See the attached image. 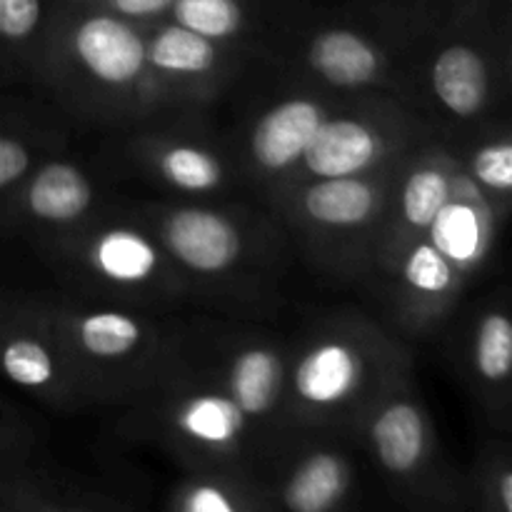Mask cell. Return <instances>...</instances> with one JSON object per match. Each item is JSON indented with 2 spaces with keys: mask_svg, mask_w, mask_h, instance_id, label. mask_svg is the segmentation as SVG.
Masks as SVG:
<instances>
[{
  "mask_svg": "<svg viewBox=\"0 0 512 512\" xmlns=\"http://www.w3.org/2000/svg\"><path fill=\"white\" fill-rule=\"evenodd\" d=\"M300 60L315 88L335 95L385 93L393 83V50L363 25L328 23L310 30Z\"/></svg>",
  "mask_w": 512,
  "mask_h": 512,
  "instance_id": "44dd1931",
  "label": "cell"
},
{
  "mask_svg": "<svg viewBox=\"0 0 512 512\" xmlns=\"http://www.w3.org/2000/svg\"><path fill=\"white\" fill-rule=\"evenodd\" d=\"M355 450L343 433L285 435L258 473L270 512H358Z\"/></svg>",
  "mask_w": 512,
  "mask_h": 512,
  "instance_id": "5bb4252c",
  "label": "cell"
},
{
  "mask_svg": "<svg viewBox=\"0 0 512 512\" xmlns=\"http://www.w3.org/2000/svg\"><path fill=\"white\" fill-rule=\"evenodd\" d=\"M418 143L423 135L415 118L388 93L340 95L288 185L380 173Z\"/></svg>",
  "mask_w": 512,
  "mask_h": 512,
  "instance_id": "7c38bea8",
  "label": "cell"
},
{
  "mask_svg": "<svg viewBox=\"0 0 512 512\" xmlns=\"http://www.w3.org/2000/svg\"><path fill=\"white\" fill-rule=\"evenodd\" d=\"M0 378L55 413L85 410L50 295L8 293L0 305Z\"/></svg>",
  "mask_w": 512,
  "mask_h": 512,
  "instance_id": "9a60e30c",
  "label": "cell"
},
{
  "mask_svg": "<svg viewBox=\"0 0 512 512\" xmlns=\"http://www.w3.org/2000/svg\"><path fill=\"white\" fill-rule=\"evenodd\" d=\"M165 18L218 43L238 45L250 28V0H173Z\"/></svg>",
  "mask_w": 512,
  "mask_h": 512,
  "instance_id": "4316f807",
  "label": "cell"
},
{
  "mask_svg": "<svg viewBox=\"0 0 512 512\" xmlns=\"http://www.w3.org/2000/svg\"><path fill=\"white\" fill-rule=\"evenodd\" d=\"M68 295L175 315L195 295L128 203H105L68 233L35 245Z\"/></svg>",
  "mask_w": 512,
  "mask_h": 512,
  "instance_id": "8992f818",
  "label": "cell"
},
{
  "mask_svg": "<svg viewBox=\"0 0 512 512\" xmlns=\"http://www.w3.org/2000/svg\"><path fill=\"white\" fill-rule=\"evenodd\" d=\"M60 343L83 408H130L183 353L188 325L173 315L50 293Z\"/></svg>",
  "mask_w": 512,
  "mask_h": 512,
  "instance_id": "5b68a950",
  "label": "cell"
},
{
  "mask_svg": "<svg viewBox=\"0 0 512 512\" xmlns=\"http://www.w3.org/2000/svg\"><path fill=\"white\" fill-rule=\"evenodd\" d=\"M0 512H10V510H8V508H5V505H3V503H0Z\"/></svg>",
  "mask_w": 512,
  "mask_h": 512,
  "instance_id": "4dcf8cb0",
  "label": "cell"
},
{
  "mask_svg": "<svg viewBox=\"0 0 512 512\" xmlns=\"http://www.w3.org/2000/svg\"><path fill=\"white\" fill-rule=\"evenodd\" d=\"M495 0H455L425 63L430 103L450 123L483 128L503 93L508 50L495 45Z\"/></svg>",
  "mask_w": 512,
  "mask_h": 512,
  "instance_id": "30bf717a",
  "label": "cell"
},
{
  "mask_svg": "<svg viewBox=\"0 0 512 512\" xmlns=\"http://www.w3.org/2000/svg\"><path fill=\"white\" fill-rule=\"evenodd\" d=\"M465 485V512H512L510 435L495 433L480 445Z\"/></svg>",
  "mask_w": 512,
  "mask_h": 512,
  "instance_id": "484cf974",
  "label": "cell"
},
{
  "mask_svg": "<svg viewBox=\"0 0 512 512\" xmlns=\"http://www.w3.org/2000/svg\"><path fill=\"white\" fill-rule=\"evenodd\" d=\"M458 365L495 433L510 435L512 318L505 290L490 293L465 318L458 338Z\"/></svg>",
  "mask_w": 512,
  "mask_h": 512,
  "instance_id": "ffe728a7",
  "label": "cell"
},
{
  "mask_svg": "<svg viewBox=\"0 0 512 512\" xmlns=\"http://www.w3.org/2000/svg\"><path fill=\"white\" fill-rule=\"evenodd\" d=\"M30 78L80 123L113 133L185 118L165 108L145 65L143 25L55 0Z\"/></svg>",
  "mask_w": 512,
  "mask_h": 512,
  "instance_id": "6da1fadb",
  "label": "cell"
},
{
  "mask_svg": "<svg viewBox=\"0 0 512 512\" xmlns=\"http://www.w3.org/2000/svg\"><path fill=\"white\" fill-rule=\"evenodd\" d=\"M38 435L15 405L0 398V470L18 468L35 460Z\"/></svg>",
  "mask_w": 512,
  "mask_h": 512,
  "instance_id": "83f0119b",
  "label": "cell"
},
{
  "mask_svg": "<svg viewBox=\"0 0 512 512\" xmlns=\"http://www.w3.org/2000/svg\"><path fill=\"white\" fill-rule=\"evenodd\" d=\"M460 170L468 183L483 195L500 220H508L512 200V140L508 123L493 120L478 128L473 143L458 153Z\"/></svg>",
  "mask_w": 512,
  "mask_h": 512,
  "instance_id": "cb8c5ba5",
  "label": "cell"
},
{
  "mask_svg": "<svg viewBox=\"0 0 512 512\" xmlns=\"http://www.w3.org/2000/svg\"><path fill=\"white\" fill-rule=\"evenodd\" d=\"M398 163L360 178L285 185L268 195L275 220L305 258L330 278L368 280L375 235Z\"/></svg>",
  "mask_w": 512,
  "mask_h": 512,
  "instance_id": "9c48e42d",
  "label": "cell"
},
{
  "mask_svg": "<svg viewBox=\"0 0 512 512\" xmlns=\"http://www.w3.org/2000/svg\"><path fill=\"white\" fill-rule=\"evenodd\" d=\"M118 135L123 138L115 155L123 170L168 200H223L243 180L235 155L180 118Z\"/></svg>",
  "mask_w": 512,
  "mask_h": 512,
  "instance_id": "4fadbf2b",
  "label": "cell"
},
{
  "mask_svg": "<svg viewBox=\"0 0 512 512\" xmlns=\"http://www.w3.org/2000/svg\"><path fill=\"white\" fill-rule=\"evenodd\" d=\"M410 360L405 338L360 310L313 318L288 343L283 438L308 430L353 438L365 408Z\"/></svg>",
  "mask_w": 512,
  "mask_h": 512,
  "instance_id": "3957f363",
  "label": "cell"
},
{
  "mask_svg": "<svg viewBox=\"0 0 512 512\" xmlns=\"http://www.w3.org/2000/svg\"><path fill=\"white\" fill-rule=\"evenodd\" d=\"M338 100L340 95L310 88L283 95L260 110L245 128L235 155L243 180L263 188L265 195L285 188Z\"/></svg>",
  "mask_w": 512,
  "mask_h": 512,
  "instance_id": "d6986e66",
  "label": "cell"
},
{
  "mask_svg": "<svg viewBox=\"0 0 512 512\" xmlns=\"http://www.w3.org/2000/svg\"><path fill=\"white\" fill-rule=\"evenodd\" d=\"M73 3L105 10V13L118 15L135 25H150L168 15L173 0H73Z\"/></svg>",
  "mask_w": 512,
  "mask_h": 512,
  "instance_id": "f1b7e54d",
  "label": "cell"
},
{
  "mask_svg": "<svg viewBox=\"0 0 512 512\" xmlns=\"http://www.w3.org/2000/svg\"><path fill=\"white\" fill-rule=\"evenodd\" d=\"M125 410L128 438L165 450L183 470L238 468L258 478L263 440L223 385L190 355L188 330L173 368Z\"/></svg>",
  "mask_w": 512,
  "mask_h": 512,
  "instance_id": "52a82bcc",
  "label": "cell"
},
{
  "mask_svg": "<svg viewBox=\"0 0 512 512\" xmlns=\"http://www.w3.org/2000/svg\"><path fill=\"white\" fill-rule=\"evenodd\" d=\"M8 293H10V290L0 288V305H3V303H5V298H8Z\"/></svg>",
  "mask_w": 512,
  "mask_h": 512,
  "instance_id": "f546056e",
  "label": "cell"
},
{
  "mask_svg": "<svg viewBox=\"0 0 512 512\" xmlns=\"http://www.w3.org/2000/svg\"><path fill=\"white\" fill-rule=\"evenodd\" d=\"M143 40L150 78L175 115H193L218 98L240 63L238 45L210 40L168 18L143 25Z\"/></svg>",
  "mask_w": 512,
  "mask_h": 512,
  "instance_id": "ac0fdd59",
  "label": "cell"
},
{
  "mask_svg": "<svg viewBox=\"0 0 512 512\" xmlns=\"http://www.w3.org/2000/svg\"><path fill=\"white\" fill-rule=\"evenodd\" d=\"M130 210L148 225L195 303L213 308H270L288 235L268 215L223 200H133Z\"/></svg>",
  "mask_w": 512,
  "mask_h": 512,
  "instance_id": "7a4b0ae2",
  "label": "cell"
},
{
  "mask_svg": "<svg viewBox=\"0 0 512 512\" xmlns=\"http://www.w3.org/2000/svg\"><path fill=\"white\" fill-rule=\"evenodd\" d=\"M358 450L408 512H465V475L445 455L413 360L380 388L353 430Z\"/></svg>",
  "mask_w": 512,
  "mask_h": 512,
  "instance_id": "ba28073f",
  "label": "cell"
},
{
  "mask_svg": "<svg viewBox=\"0 0 512 512\" xmlns=\"http://www.w3.org/2000/svg\"><path fill=\"white\" fill-rule=\"evenodd\" d=\"M503 220L460 170L458 188L433 223L373 280L400 338L435 333L495 250Z\"/></svg>",
  "mask_w": 512,
  "mask_h": 512,
  "instance_id": "277c9868",
  "label": "cell"
},
{
  "mask_svg": "<svg viewBox=\"0 0 512 512\" xmlns=\"http://www.w3.org/2000/svg\"><path fill=\"white\" fill-rule=\"evenodd\" d=\"M35 115V113H33ZM20 108H0V200L48 155L60 153L63 133Z\"/></svg>",
  "mask_w": 512,
  "mask_h": 512,
  "instance_id": "d4e9b609",
  "label": "cell"
},
{
  "mask_svg": "<svg viewBox=\"0 0 512 512\" xmlns=\"http://www.w3.org/2000/svg\"><path fill=\"white\" fill-rule=\"evenodd\" d=\"M108 200L100 175L60 150L40 160L0 200V238L25 240L35 248L78 228Z\"/></svg>",
  "mask_w": 512,
  "mask_h": 512,
  "instance_id": "2e32d148",
  "label": "cell"
},
{
  "mask_svg": "<svg viewBox=\"0 0 512 512\" xmlns=\"http://www.w3.org/2000/svg\"><path fill=\"white\" fill-rule=\"evenodd\" d=\"M188 350L253 425L265 463L283 438L288 340L245 325H188Z\"/></svg>",
  "mask_w": 512,
  "mask_h": 512,
  "instance_id": "8fae6325",
  "label": "cell"
},
{
  "mask_svg": "<svg viewBox=\"0 0 512 512\" xmlns=\"http://www.w3.org/2000/svg\"><path fill=\"white\" fill-rule=\"evenodd\" d=\"M458 180V153L440 143L423 140L400 160L370 255V283L380 278L400 258V253L433 223L435 215L453 198Z\"/></svg>",
  "mask_w": 512,
  "mask_h": 512,
  "instance_id": "e0dca14e",
  "label": "cell"
},
{
  "mask_svg": "<svg viewBox=\"0 0 512 512\" xmlns=\"http://www.w3.org/2000/svg\"><path fill=\"white\" fill-rule=\"evenodd\" d=\"M0 503L10 512H135L98 490L48 473L35 460L0 470Z\"/></svg>",
  "mask_w": 512,
  "mask_h": 512,
  "instance_id": "7402d4cb",
  "label": "cell"
},
{
  "mask_svg": "<svg viewBox=\"0 0 512 512\" xmlns=\"http://www.w3.org/2000/svg\"><path fill=\"white\" fill-rule=\"evenodd\" d=\"M168 512H270L250 470L190 468L170 493Z\"/></svg>",
  "mask_w": 512,
  "mask_h": 512,
  "instance_id": "603a6c76",
  "label": "cell"
}]
</instances>
